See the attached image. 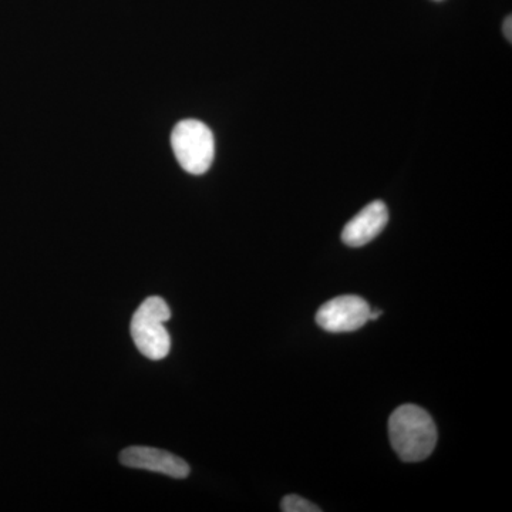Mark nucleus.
I'll return each instance as SVG.
<instances>
[{
  "instance_id": "1",
  "label": "nucleus",
  "mask_w": 512,
  "mask_h": 512,
  "mask_svg": "<svg viewBox=\"0 0 512 512\" xmlns=\"http://www.w3.org/2000/svg\"><path fill=\"white\" fill-rule=\"evenodd\" d=\"M389 437L397 456L406 463H419L436 448V423L416 404H404L390 416Z\"/></svg>"
},
{
  "instance_id": "2",
  "label": "nucleus",
  "mask_w": 512,
  "mask_h": 512,
  "mask_svg": "<svg viewBox=\"0 0 512 512\" xmlns=\"http://www.w3.org/2000/svg\"><path fill=\"white\" fill-rule=\"evenodd\" d=\"M171 318V309L160 296H151L141 303L131 319V338L137 349L151 360L168 356L171 338L165 322Z\"/></svg>"
},
{
  "instance_id": "3",
  "label": "nucleus",
  "mask_w": 512,
  "mask_h": 512,
  "mask_svg": "<svg viewBox=\"0 0 512 512\" xmlns=\"http://www.w3.org/2000/svg\"><path fill=\"white\" fill-rule=\"evenodd\" d=\"M171 146L187 173L202 175L210 170L215 157L214 134L201 121H180L171 134Z\"/></svg>"
},
{
  "instance_id": "4",
  "label": "nucleus",
  "mask_w": 512,
  "mask_h": 512,
  "mask_svg": "<svg viewBox=\"0 0 512 512\" xmlns=\"http://www.w3.org/2000/svg\"><path fill=\"white\" fill-rule=\"evenodd\" d=\"M370 308L355 295L339 296L326 302L316 313V322L330 333L355 332L369 322Z\"/></svg>"
},
{
  "instance_id": "5",
  "label": "nucleus",
  "mask_w": 512,
  "mask_h": 512,
  "mask_svg": "<svg viewBox=\"0 0 512 512\" xmlns=\"http://www.w3.org/2000/svg\"><path fill=\"white\" fill-rule=\"evenodd\" d=\"M120 463L130 468L154 471L173 478L190 476V466L183 458L154 447H128L121 451Z\"/></svg>"
},
{
  "instance_id": "6",
  "label": "nucleus",
  "mask_w": 512,
  "mask_h": 512,
  "mask_svg": "<svg viewBox=\"0 0 512 512\" xmlns=\"http://www.w3.org/2000/svg\"><path fill=\"white\" fill-rule=\"evenodd\" d=\"M387 221L389 210L386 204L383 201L372 202L346 224L342 232V241L349 247H363L382 234Z\"/></svg>"
},
{
  "instance_id": "7",
  "label": "nucleus",
  "mask_w": 512,
  "mask_h": 512,
  "mask_svg": "<svg viewBox=\"0 0 512 512\" xmlns=\"http://www.w3.org/2000/svg\"><path fill=\"white\" fill-rule=\"evenodd\" d=\"M282 511L285 512H319L320 508L299 495H286L282 500Z\"/></svg>"
},
{
  "instance_id": "8",
  "label": "nucleus",
  "mask_w": 512,
  "mask_h": 512,
  "mask_svg": "<svg viewBox=\"0 0 512 512\" xmlns=\"http://www.w3.org/2000/svg\"><path fill=\"white\" fill-rule=\"evenodd\" d=\"M512 18L511 16H508L507 19H505V23H504V33H505V36H507V39H508V42H511L512 40Z\"/></svg>"
}]
</instances>
